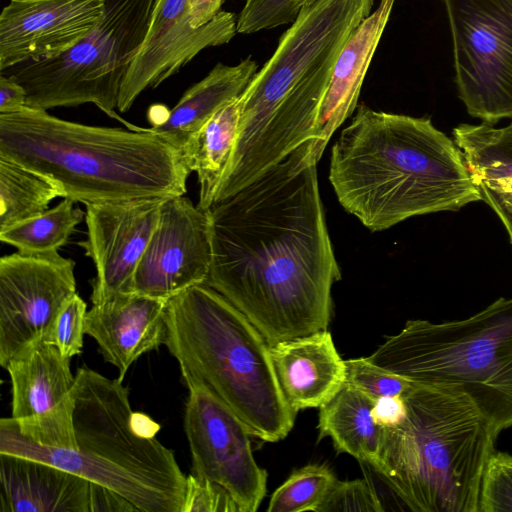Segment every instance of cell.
<instances>
[{"label": "cell", "instance_id": "f35d334b", "mask_svg": "<svg viewBox=\"0 0 512 512\" xmlns=\"http://www.w3.org/2000/svg\"><path fill=\"white\" fill-rule=\"evenodd\" d=\"M313 1H315V0H293L292 5H291V9H290V20H291V23L297 17V14H298L301 6L303 4H305V3H310V2H313Z\"/></svg>", "mask_w": 512, "mask_h": 512}, {"label": "cell", "instance_id": "9a60e30c", "mask_svg": "<svg viewBox=\"0 0 512 512\" xmlns=\"http://www.w3.org/2000/svg\"><path fill=\"white\" fill-rule=\"evenodd\" d=\"M165 198L85 205L87 238L79 242L95 266L92 304L133 293L138 264L157 225Z\"/></svg>", "mask_w": 512, "mask_h": 512}, {"label": "cell", "instance_id": "4fadbf2b", "mask_svg": "<svg viewBox=\"0 0 512 512\" xmlns=\"http://www.w3.org/2000/svg\"><path fill=\"white\" fill-rule=\"evenodd\" d=\"M211 259L207 210L184 195L165 198L136 269L133 292L168 301L192 286L204 284Z\"/></svg>", "mask_w": 512, "mask_h": 512}, {"label": "cell", "instance_id": "4dcf8cb0", "mask_svg": "<svg viewBox=\"0 0 512 512\" xmlns=\"http://www.w3.org/2000/svg\"><path fill=\"white\" fill-rule=\"evenodd\" d=\"M381 500L371 483L366 479L336 480L317 512L384 511Z\"/></svg>", "mask_w": 512, "mask_h": 512}, {"label": "cell", "instance_id": "ac0fdd59", "mask_svg": "<svg viewBox=\"0 0 512 512\" xmlns=\"http://www.w3.org/2000/svg\"><path fill=\"white\" fill-rule=\"evenodd\" d=\"M270 353L281 391L296 413L320 408L345 384V361L327 330L279 342Z\"/></svg>", "mask_w": 512, "mask_h": 512}, {"label": "cell", "instance_id": "7c38bea8", "mask_svg": "<svg viewBox=\"0 0 512 512\" xmlns=\"http://www.w3.org/2000/svg\"><path fill=\"white\" fill-rule=\"evenodd\" d=\"M184 430L192 475L225 489L240 512H255L267 489L268 474L254 459L252 436L241 420L209 394L189 391Z\"/></svg>", "mask_w": 512, "mask_h": 512}, {"label": "cell", "instance_id": "8d00e7d4", "mask_svg": "<svg viewBox=\"0 0 512 512\" xmlns=\"http://www.w3.org/2000/svg\"><path fill=\"white\" fill-rule=\"evenodd\" d=\"M225 0H190L189 14L193 27L211 21L220 11Z\"/></svg>", "mask_w": 512, "mask_h": 512}, {"label": "cell", "instance_id": "5b68a950", "mask_svg": "<svg viewBox=\"0 0 512 512\" xmlns=\"http://www.w3.org/2000/svg\"><path fill=\"white\" fill-rule=\"evenodd\" d=\"M166 324L165 345L189 391L215 398L264 442L286 438L297 413L279 386L271 346L242 312L198 284L168 300Z\"/></svg>", "mask_w": 512, "mask_h": 512}, {"label": "cell", "instance_id": "8fae6325", "mask_svg": "<svg viewBox=\"0 0 512 512\" xmlns=\"http://www.w3.org/2000/svg\"><path fill=\"white\" fill-rule=\"evenodd\" d=\"M75 262L57 251L0 259V364L52 342L56 318L76 294Z\"/></svg>", "mask_w": 512, "mask_h": 512}, {"label": "cell", "instance_id": "83f0119b", "mask_svg": "<svg viewBox=\"0 0 512 512\" xmlns=\"http://www.w3.org/2000/svg\"><path fill=\"white\" fill-rule=\"evenodd\" d=\"M337 478L325 464H308L291 473L271 495L268 512H317Z\"/></svg>", "mask_w": 512, "mask_h": 512}, {"label": "cell", "instance_id": "8992f818", "mask_svg": "<svg viewBox=\"0 0 512 512\" xmlns=\"http://www.w3.org/2000/svg\"><path fill=\"white\" fill-rule=\"evenodd\" d=\"M73 423L77 449L39 445L0 420V453L41 460L108 488L140 512H181L187 477L173 451L133 427L129 390L119 378L79 368Z\"/></svg>", "mask_w": 512, "mask_h": 512}, {"label": "cell", "instance_id": "7402d4cb", "mask_svg": "<svg viewBox=\"0 0 512 512\" xmlns=\"http://www.w3.org/2000/svg\"><path fill=\"white\" fill-rule=\"evenodd\" d=\"M452 133L480 200L498 215L512 245V122L460 124Z\"/></svg>", "mask_w": 512, "mask_h": 512}, {"label": "cell", "instance_id": "7a4b0ae2", "mask_svg": "<svg viewBox=\"0 0 512 512\" xmlns=\"http://www.w3.org/2000/svg\"><path fill=\"white\" fill-rule=\"evenodd\" d=\"M329 180L341 206L372 232L480 200L461 150L430 118L363 104L332 147Z\"/></svg>", "mask_w": 512, "mask_h": 512}, {"label": "cell", "instance_id": "74e56055", "mask_svg": "<svg viewBox=\"0 0 512 512\" xmlns=\"http://www.w3.org/2000/svg\"><path fill=\"white\" fill-rule=\"evenodd\" d=\"M132 423L134 429L142 436L155 437L160 426L149 416L143 413H133Z\"/></svg>", "mask_w": 512, "mask_h": 512}, {"label": "cell", "instance_id": "d590c367", "mask_svg": "<svg viewBox=\"0 0 512 512\" xmlns=\"http://www.w3.org/2000/svg\"><path fill=\"white\" fill-rule=\"evenodd\" d=\"M26 106L25 88L12 78L0 73V114L15 113Z\"/></svg>", "mask_w": 512, "mask_h": 512}, {"label": "cell", "instance_id": "cb8c5ba5", "mask_svg": "<svg viewBox=\"0 0 512 512\" xmlns=\"http://www.w3.org/2000/svg\"><path fill=\"white\" fill-rule=\"evenodd\" d=\"M374 401L345 383L331 400L320 407L318 440L330 437L339 453H347L367 463L380 474L383 468V428L372 415Z\"/></svg>", "mask_w": 512, "mask_h": 512}, {"label": "cell", "instance_id": "9c48e42d", "mask_svg": "<svg viewBox=\"0 0 512 512\" xmlns=\"http://www.w3.org/2000/svg\"><path fill=\"white\" fill-rule=\"evenodd\" d=\"M156 1L104 0L102 20L74 47L0 73L25 88L27 107L47 111L92 103L123 121L114 111L120 88L147 36Z\"/></svg>", "mask_w": 512, "mask_h": 512}, {"label": "cell", "instance_id": "5bb4252c", "mask_svg": "<svg viewBox=\"0 0 512 512\" xmlns=\"http://www.w3.org/2000/svg\"><path fill=\"white\" fill-rule=\"evenodd\" d=\"M189 1H156L147 36L120 88V112L128 111L144 90L177 74L202 50L226 44L237 34V16L224 10L193 27Z\"/></svg>", "mask_w": 512, "mask_h": 512}, {"label": "cell", "instance_id": "30bf717a", "mask_svg": "<svg viewBox=\"0 0 512 512\" xmlns=\"http://www.w3.org/2000/svg\"><path fill=\"white\" fill-rule=\"evenodd\" d=\"M444 2L467 112L492 125L512 119V0Z\"/></svg>", "mask_w": 512, "mask_h": 512}, {"label": "cell", "instance_id": "603a6c76", "mask_svg": "<svg viewBox=\"0 0 512 512\" xmlns=\"http://www.w3.org/2000/svg\"><path fill=\"white\" fill-rule=\"evenodd\" d=\"M258 71L251 56L236 65L217 63L188 88L167 116L152 127L178 148L222 106L240 96Z\"/></svg>", "mask_w": 512, "mask_h": 512}, {"label": "cell", "instance_id": "484cf974", "mask_svg": "<svg viewBox=\"0 0 512 512\" xmlns=\"http://www.w3.org/2000/svg\"><path fill=\"white\" fill-rule=\"evenodd\" d=\"M57 197L46 178L0 156V231L44 213Z\"/></svg>", "mask_w": 512, "mask_h": 512}, {"label": "cell", "instance_id": "e0dca14e", "mask_svg": "<svg viewBox=\"0 0 512 512\" xmlns=\"http://www.w3.org/2000/svg\"><path fill=\"white\" fill-rule=\"evenodd\" d=\"M167 303L133 292L93 304L87 311L85 334L118 369L121 381L141 355L165 345Z\"/></svg>", "mask_w": 512, "mask_h": 512}, {"label": "cell", "instance_id": "4316f807", "mask_svg": "<svg viewBox=\"0 0 512 512\" xmlns=\"http://www.w3.org/2000/svg\"><path fill=\"white\" fill-rule=\"evenodd\" d=\"M64 198L44 213L0 231V240L18 252L37 254L57 251L64 246L75 227L85 219V212Z\"/></svg>", "mask_w": 512, "mask_h": 512}, {"label": "cell", "instance_id": "d4e9b609", "mask_svg": "<svg viewBox=\"0 0 512 512\" xmlns=\"http://www.w3.org/2000/svg\"><path fill=\"white\" fill-rule=\"evenodd\" d=\"M240 96L216 111L179 147L185 164L195 172L200 186L198 207L209 209L230 159L240 124Z\"/></svg>", "mask_w": 512, "mask_h": 512}, {"label": "cell", "instance_id": "d6986e66", "mask_svg": "<svg viewBox=\"0 0 512 512\" xmlns=\"http://www.w3.org/2000/svg\"><path fill=\"white\" fill-rule=\"evenodd\" d=\"M0 512H91L92 482L50 463L0 453Z\"/></svg>", "mask_w": 512, "mask_h": 512}, {"label": "cell", "instance_id": "44dd1931", "mask_svg": "<svg viewBox=\"0 0 512 512\" xmlns=\"http://www.w3.org/2000/svg\"><path fill=\"white\" fill-rule=\"evenodd\" d=\"M70 359L55 344L43 341L5 366L11 379L13 419L38 421L73 412L76 378Z\"/></svg>", "mask_w": 512, "mask_h": 512}, {"label": "cell", "instance_id": "277c9868", "mask_svg": "<svg viewBox=\"0 0 512 512\" xmlns=\"http://www.w3.org/2000/svg\"><path fill=\"white\" fill-rule=\"evenodd\" d=\"M91 126L25 107L0 114V156L84 205L184 195L191 171L163 133Z\"/></svg>", "mask_w": 512, "mask_h": 512}, {"label": "cell", "instance_id": "6da1fadb", "mask_svg": "<svg viewBox=\"0 0 512 512\" xmlns=\"http://www.w3.org/2000/svg\"><path fill=\"white\" fill-rule=\"evenodd\" d=\"M311 141L207 209L210 286L270 346L326 330L341 279L320 198Z\"/></svg>", "mask_w": 512, "mask_h": 512}, {"label": "cell", "instance_id": "3957f363", "mask_svg": "<svg viewBox=\"0 0 512 512\" xmlns=\"http://www.w3.org/2000/svg\"><path fill=\"white\" fill-rule=\"evenodd\" d=\"M373 2L315 0L301 6L240 95L239 129L215 202L254 182L303 143L315 141L337 57L371 14Z\"/></svg>", "mask_w": 512, "mask_h": 512}, {"label": "cell", "instance_id": "52a82bcc", "mask_svg": "<svg viewBox=\"0 0 512 512\" xmlns=\"http://www.w3.org/2000/svg\"><path fill=\"white\" fill-rule=\"evenodd\" d=\"M401 424L383 428L379 474L415 512H479L483 473L499 435L450 383H414Z\"/></svg>", "mask_w": 512, "mask_h": 512}, {"label": "cell", "instance_id": "d6a6232c", "mask_svg": "<svg viewBox=\"0 0 512 512\" xmlns=\"http://www.w3.org/2000/svg\"><path fill=\"white\" fill-rule=\"evenodd\" d=\"M293 0H245L237 16V33L250 34L291 23Z\"/></svg>", "mask_w": 512, "mask_h": 512}, {"label": "cell", "instance_id": "2e32d148", "mask_svg": "<svg viewBox=\"0 0 512 512\" xmlns=\"http://www.w3.org/2000/svg\"><path fill=\"white\" fill-rule=\"evenodd\" d=\"M104 10V0H11L0 13V71L68 51Z\"/></svg>", "mask_w": 512, "mask_h": 512}, {"label": "cell", "instance_id": "836d02e7", "mask_svg": "<svg viewBox=\"0 0 512 512\" xmlns=\"http://www.w3.org/2000/svg\"><path fill=\"white\" fill-rule=\"evenodd\" d=\"M240 512L230 494L219 485L187 476L186 492L181 512Z\"/></svg>", "mask_w": 512, "mask_h": 512}, {"label": "cell", "instance_id": "f546056e", "mask_svg": "<svg viewBox=\"0 0 512 512\" xmlns=\"http://www.w3.org/2000/svg\"><path fill=\"white\" fill-rule=\"evenodd\" d=\"M512 511V455L494 451L481 483L479 512Z\"/></svg>", "mask_w": 512, "mask_h": 512}, {"label": "cell", "instance_id": "f1b7e54d", "mask_svg": "<svg viewBox=\"0 0 512 512\" xmlns=\"http://www.w3.org/2000/svg\"><path fill=\"white\" fill-rule=\"evenodd\" d=\"M344 361L345 383L365 393L373 400L382 396L405 395L414 385V382L374 364L367 357Z\"/></svg>", "mask_w": 512, "mask_h": 512}, {"label": "cell", "instance_id": "e575fe53", "mask_svg": "<svg viewBox=\"0 0 512 512\" xmlns=\"http://www.w3.org/2000/svg\"><path fill=\"white\" fill-rule=\"evenodd\" d=\"M407 406L403 395L382 396L374 401L372 415L382 428H393L403 422Z\"/></svg>", "mask_w": 512, "mask_h": 512}, {"label": "cell", "instance_id": "1f68e13d", "mask_svg": "<svg viewBox=\"0 0 512 512\" xmlns=\"http://www.w3.org/2000/svg\"><path fill=\"white\" fill-rule=\"evenodd\" d=\"M86 315L87 305L77 293L59 312L53 329L52 343L64 356L71 358L82 352Z\"/></svg>", "mask_w": 512, "mask_h": 512}, {"label": "cell", "instance_id": "ba28073f", "mask_svg": "<svg viewBox=\"0 0 512 512\" xmlns=\"http://www.w3.org/2000/svg\"><path fill=\"white\" fill-rule=\"evenodd\" d=\"M367 358L414 383L458 385L499 434L512 426V298L460 320H409Z\"/></svg>", "mask_w": 512, "mask_h": 512}, {"label": "cell", "instance_id": "ffe728a7", "mask_svg": "<svg viewBox=\"0 0 512 512\" xmlns=\"http://www.w3.org/2000/svg\"><path fill=\"white\" fill-rule=\"evenodd\" d=\"M396 0H380L375 11L354 30L332 70L316 125L311 155L321 158L329 140L357 108L360 90Z\"/></svg>", "mask_w": 512, "mask_h": 512}]
</instances>
